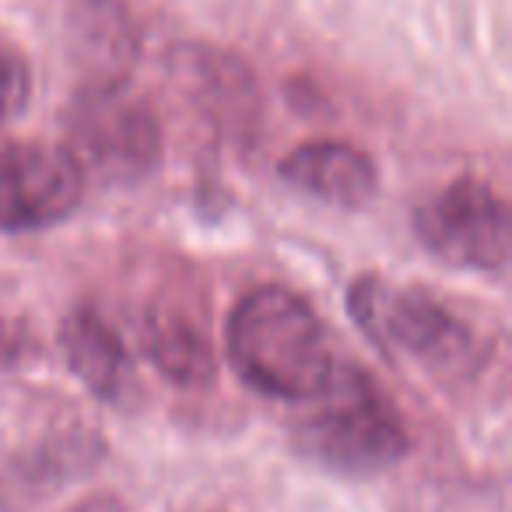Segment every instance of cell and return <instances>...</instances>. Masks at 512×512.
I'll return each mask as SVG.
<instances>
[{
	"mask_svg": "<svg viewBox=\"0 0 512 512\" xmlns=\"http://www.w3.org/2000/svg\"><path fill=\"white\" fill-rule=\"evenodd\" d=\"M225 351L249 390L288 404L316 400L344 362L320 313L285 285L242 295L228 316Z\"/></svg>",
	"mask_w": 512,
	"mask_h": 512,
	"instance_id": "cell-1",
	"label": "cell"
},
{
	"mask_svg": "<svg viewBox=\"0 0 512 512\" xmlns=\"http://www.w3.org/2000/svg\"><path fill=\"white\" fill-rule=\"evenodd\" d=\"M292 439L306 460L344 477L383 474L411 449L400 407L376 376L351 358H344L327 390L309 400Z\"/></svg>",
	"mask_w": 512,
	"mask_h": 512,
	"instance_id": "cell-2",
	"label": "cell"
},
{
	"mask_svg": "<svg viewBox=\"0 0 512 512\" xmlns=\"http://www.w3.org/2000/svg\"><path fill=\"white\" fill-rule=\"evenodd\" d=\"M348 299L351 316L379 348L400 351L442 376H467L484 362L477 327L432 288H390L376 274H362Z\"/></svg>",
	"mask_w": 512,
	"mask_h": 512,
	"instance_id": "cell-3",
	"label": "cell"
},
{
	"mask_svg": "<svg viewBox=\"0 0 512 512\" xmlns=\"http://www.w3.org/2000/svg\"><path fill=\"white\" fill-rule=\"evenodd\" d=\"M67 148L113 183H134L162 162V123L127 78L85 81L67 109Z\"/></svg>",
	"mask_w": 512,
	"mask_h": 512,
	"instance_id": "cell-4",
	"label": "cell"
},
{
	"mask_svg": "<svg viewBox=\"0 0 512 512\" xmlns=\"http://www.w3.org/2000/svg\"><path fill=\"white\" fill-rule=\"evenodd\" d=\"M414 232L442 264L463 271L502 274L512 253L509 204L474 176H460L418 204Z\"/></svg>",
	"mask_w": 512,
	"mask_h": 512,
	"instance_id": "cell-5",
	"label": "cell"
},
{
	"mask_svg": "<svg viewBox=\"0 0 512 512\" xmlns=\"http://www.w3.org/2000/svg\"><path fill=\"white\" fill-rule=\"evenodd\" d=\"M85 200V165L67 144L25 141L0 155V228L39 232L67 221Z\"/></svg>",
	"mask_w": 512,
	"mask_h": 512,
	"instance_id": "cell-6",
	"label": "cell"
},
{
	"mask_svg": "<svg viewBox=\"0 0 512 512\" xmlns=\"http://www.w3.org/2000/svg\"><path fill=\"white\" fill-rule=\"evenodd\" d=\"M141 348L158 376L183 390H200L214 383V348L207 334V309L197 295L158 292L144 306L141 320Z\"/></svg>",
	"mask_w": 512,
	"mask_h": 512,
	"instance_id": "cell-7",
	"label": "cell"
},
{
	"mask_svg": "<svg viewBox=\"0 0 512 512\" xmlns=\"http://www.w3.org/2000/svg\"><path fill=\"white\" fill-rule=\"evenodd\" d=\"M60 351L71 376L106 404H127L137 390L134 362L99 306L81 302L60 320Z\"/></svg>",
	"mask_w": 512,
	"mask_h": 512,
	"instance_id": "cell-8",
	"label": "cell"
},
{
	"mask_svg": "<svg viewBox=\"0 0 512 512\" xmlns=\"http://www.w3.org/2000/svg\"><path fill=\"white\" fill-rule=\"evenodd\" d=\"M281 179L334 207H362L379 190V169L372 155L348 141L299 144L281 162Z\"/></svg>",
	"mask_w": 512,
	"mask_h": 512,
	"instance_id": "cell-9",
	"label": "cell"
},
{
	"mask_svg": "<svg viewBox=\"0 0 512 512\" xmlns=\"http://www.w3.org/2000/svg\"><path fill=\"white\" fill-rule=\"evenodd\" d=\"M102 453V442L92 432H64L50 435V439L25 446L11 460L0 463V505H11L15 495L25 502L46 495L57 484L71 481V477L85 474Z\"/></svg>",
	"mask_w": 512,
	"mask_h": 512,
	"instance_id": "cell-10",
	"label": "cell"
},
{
	"mask_svg": "<svg viewBox=\"0 0 512 512\" xmlns=\"http://www.w3.org/2000/svg\"><path fill=\"white\" fill-rule=\"evenodd\" d=\"M74 46L85 60V81L127 78V67L137 57V22L120 0H81L74 11Z\"/></svg>",
	"mask_w": 512,
	"mask_h": 512,
	"instance_id": "cell-11",
	"label": "cell"
},
{
	"mask_svg": "<svg viewBox=\"0 0 512 512\" xmlns=\"http://www.w3.org/2000/svg\"><path fill=\"white\" fill-rule=\"evenodd\" d=\"M32 92V74L18 46H11L0 36V127H8L18 113L25 109Z\"/></svg>",
	"mask_w": 512,
	"mask_h": 512,
	"instance_id": "cell-12",
	"label": "cell"
},
{
	"mask_svg": "<svg viewBox=\"0 0 512 512\" xmlns=\"http://www.w3.org/2000/svg\"><path fill=\"white\" fill-rule=\"evenodd\" d=\"M32 355V330L18 309L0 299V372L18 369Z\"/></svg>",
	"mask_w": 512,
	"mask_h": 512,
	"instance_id": "cell-13",
	"label": "cell"
},
{
	"mask_svg": "<svg viewBox=\"0 0 512 512\" xmlns=\"http://www.w3.org/2000/svg\"><path fill=\"white\" fill-rule=\"evenodd\" d=\"M67 512H123V505L116 502L113 495H92V498H85V502L71 505Z\"/></svg>",
	"mask_w": 512,
	"mask_h": 512,
	"instance_id": "cell-14",
	"label": "cell"
}]
</instances>
